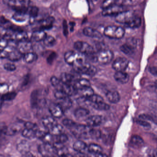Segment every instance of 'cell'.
Returning <instances> with one entry per match:
<instances>
[{
    "label": "cell",
    "instance_id": "cell-1",
    "mask_svg": "<svg viewBox=\"0 0 157 157\" xmlns=\"http://www.w3.org/2000/svg\"><path fill=\"white\" fill-rule=\"evenodd\" d=\"M104 34L111 39H121L124 36L125 30L121 26L109 25L105 29Z\"/></svg>",
    "mask_w": 157,
    "mask_h": 157
},
{
    "label": "cell",
    "instance_id": "cell-2",
    "mask_svg": "<svg viewBox=\"0 0 157 157\" xmlns=\"http://www.w3.org/2000/svg\"><path fill=\"white\" fill-rule=\"evenodd\" d=\"M92 128L87 125L77 124L71 129L73 135L78 139H88L90 138V132Z\"/></svg>",
    "mask_w": 157,
    "mask_h": 157
},
{
    "label": "cell",
    "instance_id": "cell-3",
    "mask_svg": "<svg viewBox=\"0 0 157 157\" xmlns=\"http://www.w3.org/2000/svg\"><path fill=\"white\" fill-rule=\"evenodd\" d=\"M113 57V53L111 50L102 49L97 53V62L101 65H106L112 61Z\"/></svg>",
    "mask_w": 157,
    "mask_h": 157
},
{
    "label": "cell",
    "instance_id": "cell-4",
    "mask_svg": "<svg viewBox=\"0 0 157 157\" xmlns=\"http://www.w3.org/2000/svg\"><path fill=\"white\" fill-rule=\"evenodd\" d=\"M74 47L79 53L89 56L95 54L94 48L88 43L83 41H77L75 43Z\"/></svg>",
    "mask_w": 157,
    "mask_h": 157
},
{
    "label": "cell",
    "instance_id": "cell-5",
    "mask_svg": "<svg viewBox=\"0 0 157 157\" xmlns=\"http://www.w3.org/2000/svg\"><path fill=\"white\" fill-rule=\"evenodd\" d=\"M74 69L75 71L79 74H83L90 77L94 76L97 72V68L94 66L86 62L79 67Z\"/></svg>",
    "mask_w": 157,
    "mask_h": 157
},
{
    "label": "cell",
    "instance_id": "cell-6",
    "mask_svg": "<svg viewBox=\"0 0 157 157\" xmlns=\"http://www.w3.org/2000/svg\"><path fill=\"white\" fill-rule=\"evenodd\" d=\"M38 149L40 154L44 157H52L56 154V149L51 143L44 142L39 145Z\"/></svg>",
    "mask_w": 157,
    "mask_h": 157
},
{
    "label": "cell",
    "instance_id": "cell-7",
    "mask_svg": "<svg viewBox=\"0 0 157 157\" xmlns=\"http://www.w3.org/2000/svg\"><path fill=\"white\" fill-rule=\"evenodd\" d=\"M126 9L127 7L121 5H113L103 10L102 14L104 16H116L121 13L127 10Z\"/></svg>",
    "mask_w": 157,
    "mask_h": 157
},
{
    "label": "cell",
    "instance_id": "cell-8",
    "mask_svg": "<svg viewBox=\"0 0 157 157\" xmlns=\"http://www.w3.org/2000/svg\"><path fill=\"white\" fill-rule=\"evenodd\" d=\"M135 16V13L130 11L126 10L115 16V21L118 23L125 25L128 23Z\"/></svg>",
    "mask_w": 157,
    "mask_h": 157
},
{
    "label": "cell",
    "instance_id": "cell-9",
    "mask_svg": "<svg viewBox=\"0 0 157 157\" xmlns=\"http://www.w3.org/2000/svg\"><path fill=\"white\" fill-rule=\"evenodd\" d=\"M128 65V61L127 59L119 57L113 62L112 67L116 71H124Z\"/></svg>",
    "mask_w": 157,
    "mask_h": 157
},
{
    "label": "cell",
    "instance_id": "cell-10",
    "mask_svg": "<svg viewBox=\"0 0 157 157\" xmlns=\"http://www.w3.org/2000/svg\"><path fill=\"white\" fill-rule=\"evenodd\" d=\"M48 111L52 116L55 118H61L64 113V110L58 103H52L48 105Z\"/></svg>",
    "mask_w": 157,
    "mask_h": 157
},
{
    "label": "cell",
    "instance_id": "cell-11",
    "mask_svg": "<svg viewBox=\"0 0 157 157\" xmlns=\"http://www.w3.org/2000/svg\"><path fill=\"white\" fill-rule=\"evenodd\" d=\"M21 127L17 124H12L9 126H1V130L2 133L7 136H14L21 130Z\"/></svg>",
    "mask_w": 157,
    "mask_h": 157
},
{
    "label": "cell",
    "instance_id": "cell-12",
    "mask_svg": "<svg viewBox=\"0 0 157 157\" xmlns=\"http://www.w3.org/2000/svg\"><path fill=\"white\" fill-rule=\"evenodd\" d=\"M80 53H76L73 51H67L64 55L65 62L70 66H74L78 61L80 55Z\"/></svg>",
    "mask_w": 157,
    "mask_h": 157
},
{
    "label": "cell",
    "instance_id": "cell-13",
    "mask_svg": "<svg viewBox=\"0 0 157 157\" xmlns=\"http://www.w3.org/2000/svg\"><path fill=\"white\" fill-rule=\"evenodd\" d=\"M130 40L128 42L122 45L120 47V50L126 55H131L133 54L136 46V42Z\"/></svg>",
    "mask_w": 157,
    "mask_h": 157
},
{
    "label": "cell",
    "instance_id": "cell-14",
    "mask_svg": "<svg viewBox=\"0 0 157 157\" xmlns=\"http://www.w3.org/2000/svg\"><path fill=\"white\" fill-rule=\"evenodd\" d=\"M88 151L90 154H94L96 157H103L106 155L102 153V148L100 145L94 143H91L88 146Z\"/></svg>",
    "mask_w": 157,
    "mask_h": 157
},
{
    "label": "cell",
    "instance_id": "cell-15",
    "mask_svg": "<svg viewBox=\"0 0 157 157\" xmlns=\"http://www.w3.org/2000/svg\"><path fill=\"white\" fill-rule=\"evenodd\" d=\"M18 49L23 54H26L29 52H32L33 49V45L31 42L27 40L19 42L18 45Z\"/></svg>",
    "mask_w": 157,
    "mask_h": 157
},
{
    "label": "cell",
    "instance_id": "cell-16",
    "mask_svg": "<svg viewBox=\"0 0 157 157\" xmlns=\"http://www.w3.org/2000/svg\"><path fill=\"white\" fill-rule=\"evenodd\" d=\"M102 121V117L100 115L91 116L88 117L86 120L87 125L93 128L100 125Z\"/></svg>",
    "mask_w": 157,
    "mask_h": 157
},
{
    "label": "cell",
    "instance_id": "cell-17",
    "mask_svg": "<svg viewBox=\"0 0 157 157\" xmlns=\"http://www.w3.org/2000/svg\"><path fill=\"white\" fill-rule=\"evenodd\" d=\"M83 33L84 35L91 38L97 39L102 38V35L99 31L91 27H85L83 29Z\"/></svg>",
    "mask_w": 157,
    "mask_h": 157
},
{
    "label": "cell",
    "instance_id": "cell-18",
    "mask_svg": "<svg viewBox=\"0 0 157 157\" xmlns=\"http://www.w3.org/2000/svg\"><path fill=\"white\" fill-rule=\"evenodd\" d=\"M90 114V111L89 110L84 108V107H81L77 108L75 112H74V116L76 119L78 120L82 121L84 119H87L88 117H87Z\"/></svg>",
    "mask_w": 157,
    "mask_h": 157
},
{
    "label": "cell",
    "instance_id": "cell-19",
    "mask_svg": "<svg viewBox=\"0 0 157 157\" xmlns=\"http://www.w3.org/2000/svg\"><path fill=\"white\" fill-rule=\"evenodd\" d=\"M42 123L44 128L49 131L52 127L58 124L55 117L52 116H47L44 117L42 120Z\"/></svg>",
    "mask_w": 157,
    "mask_h": 157
},
{
    "label": "cell",
    "instance_id": "cell-20",
    "mask_svg": "<svg viewBox=\"0 0 157 157\" xmlns=\"http://www.w3.org/2000/svg\"><path fill=\"white\" fill-rule=\"evenodd\" d=\"M115 79L121 84H125L129 81V75L124 71H116L114 76Z\"/></svg>",
    "mask_w": 157,
    "mask_h": 157
},
{
    "label": "cell",
    "instance_id": "cell-21",
    "mask_svg": "<svg viewBox=\"0 0 157 157\" xmlns=\"http://www.w3.org/2000/svg\"><path fill=\"white\" fill-rule=\"evenodd\" d=\"M60 79L63 83L67 84H74L77 80L74 75L67 72L62 73L60 75Z\"/></svg>",
    "mask_w": 157,
    "mask_h": 157
},
{
    "label": "cell",
    "instance_id": "cell-22",
    "mask_svg": "<svg viewBox=\"0 0 157 157\" xmlns=\"http://www.w3.org/2000/svg\"><path fill=\"white\" fill-rule=\"evenodd\" d=\"M31 146L28 141L25 140H22L17 145V149L23 155L30 152Z\"/></svg>",
    "mask_w": 157,
    "mask_h": 157
},
{
    "label": "cell",
    "instance_id": "cell-23",
    "mask_svg": "<svg viewBox=\"0 0 157 157\" xmlns=\"http://www.w3.org/2000/svg\"><path fill=\"white\" fill-rule=\"evenodd\" d=\"M131 147L135 148L141 147L144 144L143 139L137 135H135L131 137L130 141Z\"/></svg>",
    "mask_w": 157,
    "mask_h": 157
},
{
    "label": "cell",
    "instance_id": "cell-24",
    "mask_svg": "<svg viewBox=\"0 0 157 157\" xmlns=\"http://www.w3.org/2000/svg\"><path fill=\"white\" fill-rule=\"evenodd\" d=\"M106 97L108 101L113 104L118 102L120 100V94L117 91H110L106 93Z\"/></svg>",
    "mask_w": 157,
    "mask_h": 157
},
{
    "label": "cell",
    "instance_id": "cell-25",
    "mask_svg": "<svg viewBox=\"0 0 157 157\" xmlns=\"http://www.w3.org/2000/svg\"><path fill=\"white\" fill-rule=\"evenodd\" d=\"M73 148L77 152L82 154L88 148V146L83 141L81 140H78L75 141L73 144Z\"/></svg>",
    "mask_w": 157,
    "mask_h": 157
},
{
    "label": "cell",
    "instance_id": "cell-26",
    "mask_svg": "<svg viewBox=\"0 0 157 157\" xmlns=\"http://www.w3.org/2000/svg\"><path fill=\"white\" fill-rule=\"evenodd\" d=\"M76 89L78 90L91 86V83L89 80L86 78H79L77 80L74 84Z\"/></svg>",
    "mask_w": 157,
    "mask_h": 157
},
{
    "label": "cell",
    "instance_id": "cell-27",
    "mask_svg": "<svg viewBox=\"0 0 157 157\" xmlns=\"http://www.w3.org/2000/svg\"><path fill=\"white\" fill-rule=\"evenodd\" d=\"M47 36L45 32L42 30H36L32 34V39L36 42L43 41Z\"/></svg>",
    "mask_w": 157,
    "mask_h": 157
},
{
    "label": "cell",
    "instance_id": "cell-28",
    "mask_svg": "<svg viewBox=\"0 0 157 157\" xmlns=\"http://www.w3.org/2000/svg\"><path fill=\"white\" fill-rule=\"evenodd\" d=\"M78 94H79L80 98L83 99H87V98L91 96L93 94H94L93 90L92 88L90 87L87 88H83L81 90H78Z\"/></svg>",
    "mask_w": 157,
    "mask_h": 157
},
{
    "label": "cell",
    "instance_id": "cell-29",
    "mask_svg": "<svg viewBox=\"0 0 157 157\" xmlns=\"http://www.w3.org/2000/svg\"><path fill=\"white\" fill-rule=\"evenodd\" d=\"M58 103L62 107L64 111L69 109L72 105V101L70 98V96L65 97L63 99L57 100Z\"/></svg>",
    "mask_w": 157,
    "mask_h": 157
},
{
    "label": "cell",
    "instance_id": "cell-30",
    "mask_svg": "<svg viewBox=\"0 0 157 157\" xmlns=\"http://www.w3.org/2000/svg\"><path fill=\"white\" fill-rule=\"evenodd\" d=\"M51 85L56 89L57 90H62L64 83L62 82L60 79L58 78L55 76L51 77L50 79Z\"/></svg>",
    "mask_w": 157,
    "mask_h": 157
},
{
    "label": "cell",
    "instance_id": "cell-31",
    "mask_svg": "<svg viewBox=\"0 0 157 157\" xmlns=\"http://www.w3.org/2000/svg\"><path fill=\"white\" fill-rule=\"evenodd\" d=\"M141 20L140 18L137 16H135L125 26L128 28L135 29L138 28L141 25Z\"/></svg>",
    "mask_w": 157,
    "mask_h": 157
},
{
    "label": "cell",
    "instance_id": "cell-32",
    "mask_svg": "<svg viewBox=\"0 0 157 157\" xmlns=\"http://www.w3.org/2000/svg\"><path fill=\"white\" fill-rule=\"evenodd\" d=\"M37 55L33 52H29L24 54L23 56V59L25 63L31 64L37 60Z\"/></svg>",
    "mask_w": 157,
    "mask_h": 157
},
{
    "label": "cell",
    "instance_id": "cell-33",
    "mask_svg": "<svg viewBox=\"0 0 157 157\" xmlns=\"http://www.w3.org/2000/svg\"><path fill=\"white\" fill-rule=\"evenodd\" d=\"M123 1V0H104L101 5V8L104 10L113 5H119L122 6Z\"/></svg>",
    "mask_w": 157,
    "mask_h": 157
},
{
    "label": "cell",
    "instance_id": "cell-34",
    "mask_svg": "<svg viewBox=\"0 0 157 157\" xmlns=\"http://www.w3.org/2000/svg\"><path fill=\"white\" fill-rule=\"evenodd\" d=\"M36 131L34 129L25 128L22 132V136L25 138L33 139L36 138Z\"/></svg>",
    "mask_w": 157,
    "mask_h": 157
},
{
    "label": "cell",
    "instance_id": "cell-35",
    "mask_svg": "<svg viewBox=\"0 0 157 157\" xmlns=\"http://www.w3.org/2000/svg\"><path fill=\"white\" fill-rule=\"evenodd\" d=\"M94 108L100 111H107L110 109V106L109 105L103 101L100 102L96 103L91 105Z\"/></svg>",
    "mask_w": 157,
    "mask_h": 157
},
{
    "label": "cell",
    "instance_id": "cell-36",
    "mask_svg": "<svg viewBox=\"0 0 157 157\" xmlns=\"http://www.w3.org/2000/svg\"><path fill=\"white\" fill-rule=\"evenodd\" d=\"M68 140V137L64 133L59 134V135H56V136L54 135L53 143L56 142V143L64 144L65 142H67Z\"/></svg>",
    "mask_w": 157,
    "mask_h": 157
},
{
    "label": "cell",
    "instance_id": "cell-37",
    "mask_svg": "<svg viewBox=\"0 0 157 157\" xmlns=\"http://www.w3.org/2000/svg\"><path fill=\"white\" fill-rule=\"evenodd\" d=\"M104 99L101 96L98 94H93L86 99V102L90 105L92 104L100 102L103 101Z\"/></svg>",
    "mask_w": 157,
    "mask_h": 157
},
{
    "label": "cell",
    "instance_id": "cell-38",
    "mask_svg": "<svg viewBox=\"0 0 157 157\" xmlns=\"http://www.w3.org/2000/svg\"><path fill=\"white\" fill-rule=\"evenodd\" d=\"M28 34L26 32L23 31L15 32V40L18 42H21L27 40Z\"/></svg>",
    "mask_w": 157,
    "mask_h": 157
},
{
    "label": "cell",
    "instance_id": "cell-39",
    "mask_svg": "<svg viewBox=\"0 0 157 157\" xmlns=\"http://www.w3.org/2000/svg\"><path fill=\"white\" fill-rule=\"evenodd\" d=\"M64 130V129L63 127L61 125L57 124L56 125L54 126L53 127H52L49 130V132L52 135L56 136V135H59V134L63 133Z\"/></svg>",
    "mask_w": 157,
    "mask_h": 157
},
{
    "label": "cell",
    "instance_id": "cell-40",
    "mask_svg": "<svg viewBox=\"0 0 157 157\" xmlns=\"http://www.w3.org/2000/svg\"><path fill=\"white\" fill-rule=\"evenodd\" d=\"M43 42L44 44L48 47L54 46L56 43V39L51 36H47Z\"/></svg>",
    "mask_w": 157,
    "mask_h": 157
},
{
    "label": "cell",
    "instance_id": "cell-41",
    "mask_svg": "<svg viewBox=\"0 0 157 157\" xmlns=\"http://www.w3.org/2000/svg\"><path fill=\"white\" fill-rule=\"evenodd\" d=\"M13 18L17 22L25 21L27 19V14L22 13L16 12L13 14Z\"/></svg>",
    "mask_w": 157,
    "mask_h": 157
},
{
    "label": "cell",
    "instance_id": "cell-42",
    "mask_svg": "<svg viewBox=\"0 0 157 157\" xmlns=\"http://www.w3.org/2000/svg\"><path fill=\"white\" fill-rule=\"evenodd\" d=\"M16 93L14 92H6L3 94L1 97V100L2 101H10L13 100L16 96Z\"/></svg>",
    "mask_w": 157,
    "mask_h": 157
},
{
    "label": "cell",
    "instance_id": "cell-43",
    "mask_svg": "<svg viewBox=\"0 0 157 157\" xmlns=\"http://www.w3.org/2000/svg\"><path fill=\"white\" fill-rule=\"evenodd\" d=\"M39 10L37 7L35 6L29 7L28 10V14L31 18H35L38 15Z\"/></svg>",
    "mask_w": 157,
    "mask_h": 157
},
{
    "label": "cell",
    "instance_id": "cell-44",
    "mask_svg": "<svg viewBox=\"0 0 157 157\" xmlns=\"http://www.w3.org/2000/svg\"><path fill=\"white\" fill-rule=\"evenodd\" d=\"M62 124L66 127L68 128H70L71 129L73 128L77 124L73 120H71V119H68V118L64 119L62 121Z\"/></svg>",
    "mask_w": 157,
    "mask_h": 157
},
{
    "label": "cell",
    "instance_id": "cell-45",
    "mask_svg": "<svg viewBox=\"0 0 157 157\" xmlns=\"http://www.w3.org/2000/svg\"><path fill=\"white\" fill-rule=\"evenodd\" d=\"M101 133L100 130L94 129L92 128L90 132V138L93 139H97L101 137Z\"/></svg>",
    "mask_w": 157,
    "mask_h": 157
},
{
    "label": "cell",
    "instance_id": "cell-46",
    "mask_svg": "<svg viewBox=\"0 0 157 157\" xmlns=\"http://www.w3.org/2000/svg\"><path fill=\"white\" fill-rule=\"evenodd\" d=\"M4 68L7 71H13L16 69V67L12 63H6L4 65Z\"/></svg>",
    "mask_w": 157,
    "mask_h": 157
},
{
    "label": "cell",
    "instance_id": "cell-47",
    "mask_svg": "<svg viewBox=\"0 0 157 157\" xmlns=\"http://www.w3.org/2000/svg\"><path fill=\"white\" fill-rule=\"evenodd\" d=\"M24 126L26 128L34 129L36 131H37V129L39 128L37 125L31 122H27L25 123V124H24Z\"/></svg>",
    "mask_w": 157,
    "mask_h": 157
},
{
    "label": "cell",
    "instance_id": "cell-48",
    "mask_svg": "<svg viewBox=\"0 0 157 157\" xmlns=\"http://www.w3.org/2000/svg\"><path fill=\"white\" fill-rule=\"evenodd\" d=\"M9 41L7 39H5L4 37H2L1 40V44H0V48L1 51L5 49V48L8 46L9 45Z\"/></svg>",
    "mask_w": 157,
    "mask_h": 157
},
{
    "label": "cell",
    "instance_id": "cell-49",
    "mask_svg": "<svg viewBox=\"0 0 157 157\" xmlns=\"http://www.w3.org/2000/svg\"><path fill=\"white\" fill-rule=\"evenodd\" d=\"M2 2L5 5L12 8L16 5V0H2Z\"/></svg>",
    "mask_w": 157,
    "mask_h": 157
},
{
    "label": "cell",
    "instance_id": "cell-50",
    "mask_svg": "<svg viewBox=\"0 0 157 157\" xmlns=\"http://www.w3.org/2000/svg\"><path fill=\"white\" fill-rule=\"evenodd\" d=\"M137 123L140 125L145 127H149L150 126L149 123H148L147 120L140 119V118L139 120H137Z\"/></svg>",
    "mask_w": 157,
    "mask_h": 157
},
{
    "label": "cell",
    "instance_id": "cell-51",
    "mask_svg": "<svg viewBox=\"0 0 157 157\" xmlns=\"http://www.w3.org/2000/svg\"><path fill=\"white\" fill-rule=\"evenodd\" d=\"M20 4L24 7L29 8L30 7L31 0H18Z\"/></svg>",
    "mask_w": 157,
    "mask_h": 157
},
{
    "label": "cell",
    "instance_id": "cell-52",
    "mask_svg": "<svg viewBox=\"0 0 157 157\" xmlns=\"http://www.w3.org/2000/svg\"><path fill=\"white\" fill-rule=\"evenodd\" d=\"M67 23L66 21H64L63 22V33L66 36L68 34V27Z\"/></svg>",
    "mask_w": 157,
    "mask_h": 157
},
{
    "label": "cell",
    "instance_id": "cell-53",
    "mask_svg": "<svg viewBox=\"0 0 157 157\" xmlns=\"http://www.w3.org/2000/svg\"><path fill=\"white\" fill-rule=\"evenodd\" d=\"M56 54L54 53L51 54V55L49 56V57H48V62L49 63H52V62H53V60H54V59H55V58H56Z\"/></svg>",
    "mask_w": 157,
    "mask_h": 157
},
{
    "label": "cell",
    "instance_id": "cell-54",
    "mask_svg": "<svg viewBox=\"0 0 157 157\" xmlns=\"http://www.w3.org/2000/svg\"><path fill=\"white\" fill-rule=\"evenodd\" d=\"M7 21L6 20V19L4 18V17L2 16L1 17V24H4L6 23Z\"/></svg>",
    "mask_w": 157,
    "mask_h": 157
},
{
    "label": "cell",
    "instance_id": "cell-55",
    "mask_svg": "<svg viewBox=\"0 0 157 157\" xmlns=\"http://www.w3.org/2000/svg\"><path fill=\"white\" fill-rule=\"evenodd\" d=\"M151 122H153L154 124H155L156 125H157V117H152Z\"/></svg>",
    "mask_w": 157,
    "mask_h": 157
},
{
    "label": "cell",
    "instance_id": "cell-56",
    "mask_svg": "<svg viewBox=\"0 0 157 157\" xmlns=\"http://www.w3.org/2000/svg\"><path fill=\"white\" fill-rule=\"evenodd\" d=\"M152 71H151V72H153V73H155L157 75V69L152 68Z\"/></svg>",
    "mask_w": 157,
    "mask_h": 157
},
{
    "label": "cell",
    "instance_id": "cell-57",
    "mask_svg": "<svg viewBox=\"0 0 157 157\" xmlns=\"http://www.w3.org/2000/svg\"><path fill=\"white\" fill-rule=\"evenodd\" d=\"M155 154H156V156H157V149L155 151Z\"/></svg>",
    "mask_w": 157,
    "mask_h": 157
},
{
    "label": "cell",
    "instance_id": "cell-58",
    "mask_svg": "<svg viewBox=\"0 0 157 157\" xmlns=\"http://www.w3.org/2000/svg\"><path fill=\"white\" fill-rule=\"evenodd\" d=\"M95 1H96V0H95Z\"/></svg>",
    "mask_w": 157,
    "mask_h": 157
}]
</instances>
